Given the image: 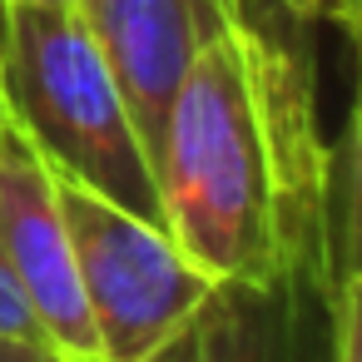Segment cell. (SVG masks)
Masks as SVG:
<instances>
[{
	"instance_id": "obj_1",
	"label": "cell",
	"mask_w": 362,
	"mask_h": 362,
	"mask_svg": "<svg viewBox=\"0 0 362 362\" xmlns=\"http://www.w3.org/2000/svg\"><path fill=\"white\" fill-rule=\"evenodd\" d=\"M322 159L313 55L228 25L164 119V228L214 283H273L317 238Z\"/></svg>"
},
{
	"instance_id": "obj_2",
	"label": "cell",
	"mask_w": 362,
	"mask_h": 362,
	"mask_svg": "<svg viewBox=\"0 0 362 362\" xmlns=\"http://www.w3.org/2000/svg\"><path fill=\"white\" fill-rule=\"evenodd\" d=\"M0 105L55 179L164 223L149 149L80 11L0 6Z\"/></svg>"
},
{
	"instance_id": "obj_3",
	"label": "cell",
	"mask_w": 362,
	"mask_h": 362,
	"mask_svg": "<svg viewBox=\"0 0 362 362\" xmlns=\"http://www.w3.org/2000/svg\"><path fill=\"white\" fill-rule=\"evenodd\" d=\"M357 263V119L322 159L317 238L273 283H214L204 308L149 362H327L332 278Z\"/></svg>"
},
{
	"instance_id": "obj_4",
	"label": "cell",
	"mask_w": 362,
	"mask_h": 362,
	"mask_svg": "<svg viewBox=\"0 0 362 362\" xmlns=\"http://www.w3.org/2000/svg\"><path fill=\"white\" fill-rule=\"evenodd\" d=\"M100 362H149L209 298L214 278L149 223L70 179H55Z\"/></svg>"
},
{
	"instance_id": "obj_5",
	"label": "cell",
	"mask_w": 362,
	"mask_h": 362,
	"mask_svg": "<svg viewBox=\"0 0 362 362\" xmlns=\"http://www.w3.org/2000/svg\"><path fill=\"white\" fill-rule=\"evenodd\" d=\"M0 263L65 362H100L55 174L11 124L0 129Z\"/></svg>"
},
{
	"instance_id": "obj_6",
	"label": "cell",
	"mask_w": 362,
	"mask_h": 362,
	"mask_svg": "<svg viewBox=\"0 0 362 362\" xmlns=\"http://www.w3.org/2000/svg\"><path fill=\"white\" fill-rule=\"evenodd\" d=\"M80 16L124 95L149 164H159L164 119L189 65L233 25L228 0H80Z\"/></svg>"
},
{
	"instance_id": "obj_7",
	"label": "cell",
	"mask_w": 362,
	"mask_h": 362,
	"mask_svg": "<svg viewBox=\"0 0 362 362\" xmlns=\"http://www.w3.org/2000/svg\"><path fill=\"white\" fill-rule=\"evenodd\" d=\"M357 6L362 0H228V16H233V25H243L283 50L313 55L317 25H337L347 40H357Z\"/></svg>"
},
{
	"instance_id": "obj_8",
	"label": "cell",
	"mask_w": 362,
	"mask_h": 362,
	"mask_svg": "<svg viewBox=\"0 0 362 362\" xmlns=\"http://www.w3.org/2000/svg\"><path fill=\"white\" fill-rule=\"evenodd\" d=\"M327 362H362V268L342 263L332 278V347Z\"/></svg>"
},
{
	"instance_id": "obj_9",
	"label": "cell",
	"mask_w": 362,
	"mask_h": 362,
	"mask_svg": "<svg viewBox=\"0 0 362 362\" xmlns=\"http://www.w3.org/2000/svg\"><path fill=\"white\" fill-rule=\"evenodd\" d=\"M0 337L45 342V332H40L35 313L25 308V298H21V288H16V278H11V268H6V263H0ZM45 347H50V342H45Z\"/></svg>"
},
{
	"instance_id": "obj_10",
	"label": "cell",
	"mask_w": 362,
	"mask_h": 362,
	"mask_svg": "<svg viewBox=\"0 0 362 362\" xmlns=\"http://www.w3.org/2000/svg\"><path fill=\"white\" fill-rule=\"evenodd\" d=\"M0 362H65L45 342H21V337H0Z\"/></svg>"
},
{
	"instance_id": "obj_11",
	"label": "cell",
	"mask_w": 362,
	"mask_h": 362,
	"mask_svg": "<svg viewBox=\"0 0 362 362\" xmlns=\"http://www.w3.org/2000/svg\"><path fill=\"white\" fill-rule=\"evenodd\" d=\"M0 6H35V11H80V0H0Z\"/></svg>"
},
{
	"instance_id": "obj_12",
	"label": "cell",
	"mask_w": 362,
	"mask_h": 362,
	"mask_svg": "<svg viewBox=\"0 0 362 362\" xmlns=\"http://www.w3.org/2000/svg\"><path fill=\"white\" fill-rule=\"evenodd\" d=\"M6 124H11V119H6V105H0V129H6Z\"/></svg>"
}]
</instances>
